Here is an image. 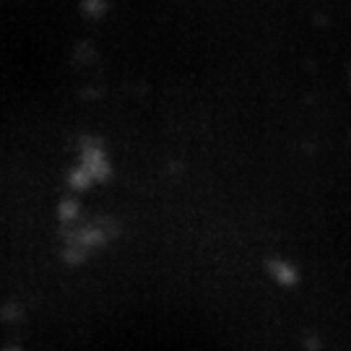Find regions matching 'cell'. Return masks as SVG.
I'll use <instances>...</instances> for the list:
<instances>
[{
  "instance_id": "1",
  "label": "cell",
  "mask_w": 351,
  "mask_h": 351,
  "mask_svg": "<svg viewBox=\"0 0 351 351\" xmlns=\"http://www.w3.org/2000/svg\"><path fill=\"white\" fill-rule=\"evenodd\" d=\"M271 268H274L271 274H274V278H276L281 287H294V284H297V268H294L291 263H287V261H276Z\"/></svg>"
}]
</instances>
